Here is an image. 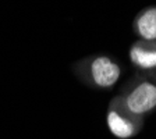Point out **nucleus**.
Segmentation results:
<instances>
[{
  "label": "nucleus",
  "instance_id": "f257e3e1",
  "mask_svg": "<svg viewBox=\"0 0 156 139\" xmlns=\"http://www.w3.org/2000/svg\"><path fill=\"white\" fill-rule=\"evenodd\" d=\"M87 74L92 85L107 89L116 85L121 75L120 65L107 56H96L87 60Z\"/></svg>",
  "mask_w": 156,
  "mask_h": 139
},
{
  "label": "nucleus",
  "instance_id": "f03ea898",
  "mask_svg": "<svg viewBox=\"0 0 156 139\" xmlns=\"http://www.w3.org/2000/svg\"><path fill=\"white\" fill-rule=\"evenodd\" d=\"M124 106L133 116H144L156 107V85L152 82H141L126 96Z\"/></svg>",
  "mask_w": 156,
  "mask_h": 139
},
{
  "label": "nucleus",
  "instance_id": "7ed1b4c3",
  "mask_svg": "<svg viewBox=\"0 0 156 139\" xmlns=\"http://www.w3.org/2000/svg\"><path fill=\"white\" fill-rule=\"evenodd\" d=\"M130 60L142 70L156 68V42L138 40L130 49Z\"/></svg>",
  "mask_w": 156,
  "mask_h": 139
},
{
  "label": "nucleus",
  "instance_id": "20e7f679",
  "mask_svg": "<svg viewBox=\"0 0 156 139\" xmlns=\"http://www.w3.org/2000/svg\"><path fill=\"white\" fill-rule=\"evenodd\" d=\"M134 31L142 40L156 42V6L146 7L135 17Z\"/></svg>",
  "mask_w": 156,
  "mask_h": 139
},
{
  "label": "nucleus",
  "instance_id": "39448f33",
  "mask_svg": "<svg viewBox=\"0 0 156 139\" xmlns=\"http://www.w3.org/2000/svg\"><path fill=\"white\" fill-rule=\"evenodd\" d=\"M107 127L116 138L120 139H128L136 134L135 124L113 107L107 113Z\"/></svg>",
  "mask_w": 156,
  "mask_h": 139
}]
</instances>
